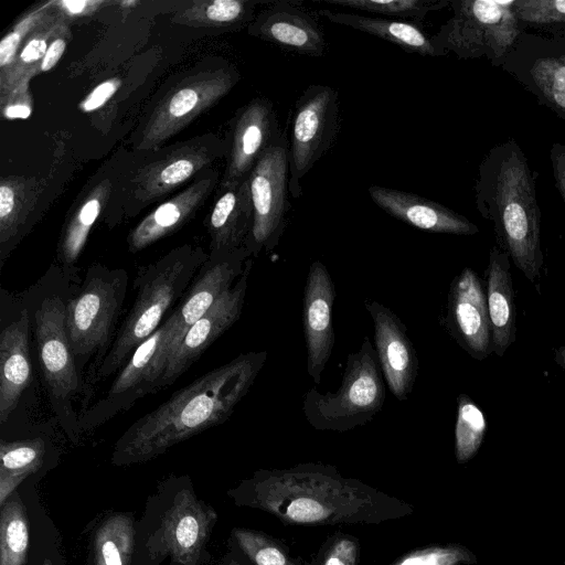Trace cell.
<instances>
[{"label":"cell","mask_w":565,"mask_h":565,"mask_svg":"<svg viewBox=\"0 0 565 565\" xmlns=\"http://www.w3.org/2000/svg\"><path fill=\"white\" fill-rule=\"evenodd\" d=\"M237 507L260 510L285 525L381 524L414 513V507L334 466L306 462L258 469L227 491Z\"/></svg>","instance_id":"1"},{"label":"cell","mask_w":565,"mask_h":565,"mask_svg":"<svg viewBox=\"0 0 565 565\" xmlns=\"http://www.w3.org/2000/svg\"><path fill=\"white\" fill-rule=\"evenodd\" d=\"M267 359V351L239 354L175 391L119 437L115 466L142 463L177 444L226 422L248 393Z\"/></svg>","instance_id":"2"},{"label":"cell","mask_w":565,"mask_h":565,"mask_svg":"<svg viewBox=\"0 0 565 565\" xmlns=\"http://www.w3.org/2000/svg\"><path fill=\"white\" fill-rule=\"evenodd\" d=\"M535 179L522 148L510 138L482 158L473 186L477 211L492 223L497 246L531 282L543 265Z\"/></svg>","instance_id":"3"},{"label":"cell","mask_w":565,"mask_h":565,"mask_svg":"<svg viewBox=\"0 0 565 565\" xmlns=\"http://www.w3.org/2000/svg\"><path fill=\"white\" fill-rule=\"evenodd\" d=\"M207 256L202 247L186 244L139 269L134 282V303L100 365L84 382L81 414L88 407L94 386L118 372L135 350L157 331L168 309L182 298Z\"/></svg>","instance_id":"4"},{"label":"cell","mask_w":565,"mask_h":565,"mask_svg":"<svg viewBox=\"0 0 565 565\" xmlns=\"http://www.w3.org/2000/svg\"><path fill=\"white\" fill-rule=\"evenodd\" d=\"M152 527L142 536V552L150 565L170 557V565H203L206 545L217 521L215 510L200 500L188 477L160 484Z\"/></svg>","instance_id":"5"},{"label":"cell","mask_w":565,"mask_h":565,"mask_svg":"<svg viewBox=\"0 0 565 565\" xmlns=\"http://www.w3.org/2000/svg\"><path fill=\"white\" fill-rule=\"evenodd\" d=\"M128 275L100 264L90 266L79 290L65 301V329L79 372L95 355L88 380L111 347V337L121 312Z\"/></svg>","instance_id":"6"},{"label":"cell","mask_w":565,"mask_h":565,"mask_svg":"<svg viewBox=\"0 0 565 565\" xmlns=\"http://www.w3.org/2000/svg\"><path fill=\"white\" fill-rule=\"evenodd\" d=\"M385 395L377 354L366 335L360 349L348 355L339 390L322 394L310 387L302 411L315 429L343 433L371 422Z\"/></svg>","instance_id":"7"},{"label":"cell","mask_w":565,"mask_h":565,"mask_svg":"<svg viewBox=\"0 0 565 565\" xmlns=\"http://www.w3.org/2000/svg\"><path fill=\"white\" fill-rule=\"evenodd\" d=\"M34 337L42 379L51 407L73 443L81 437L79 415L74 408L84 382L65 329V301L58 295L44 297L34 311Z\"/></svg>","instance_id":"8"},{"label":"cell","mask_w":565,"mask_h":565,"mask_svg":"<svg viewBox=\"0 0 565 565\" xmlns=\"http://www.w3.org/2000/svg\"><path fill=\"white\" fill-rule=\"evenodd\" d=\"M512 1H450L452 14L430 36L433 43L443 55L452 52L462 60L486 57L501 66L524 31L513 12Z\"/></svg>","instance_id":"9"},{"label":"cell","mask_w":565,"mask_h":565,"mask_svg":"<svg viewBox=\"0 0 565 565\" xmlns=\"http://www.w3.org/2000/svg\"><path fill=\"white\" fill-rule=\"evenodd\" d=\"M174 323L171 315L143 341L118 371L105 396L79 415L81 431L93 430L160 390L170 356Z\"/></svg>","instance_id":"10"},{"label":"cell","mask_w":565,"mask_h":565,"mask_svg":"<svg viewBox=\"0 0 565 565\" xmlns=\"http://www.w3.org/2000/svg\"><path fill=\"white\" fill-rule=\"evenodd\" d=\"M288 139L285 132L259 158L248 177L253 223L244 247L256 257L278 244L290 204Z\"/></svg>","instance_id":"11"},{"label":"cell","mask_w":565,"mask_h":565,"mask_svg":"<svg viewBox=\"0 0 565 565\" xmlns=\"http://www.w3.org/2000/svg\"><path fill=\"white\" fill-rule=\"evenodd\" d=\"M338 92L328 85L308 86L291 114L288 140L289 193L299 198L301 179L330 149L338 131Z\"/></svg>","instance_id":"12"},{"label":"cell","mask_w":565,"mask_h":565,"mask_svg":"<svg viewBox=\"0 0 565 565\" xmlns=\"http://www.w3.org/2000/svg\"><path fill=\"white\" fill-rule=\"evenodd\" d=\"M238 78L237 71L231 65L186 77L153 109L136 149H157L224 97Z\"/></svg>","instance_id":"13"},{"label":"cell","mask_w":565,"mask_h":565,"mask_svg":"<svg viewBox=\"0 0 565 565\" xmlns=\"http://www.w3.org/2000/svg\"><path fill=\"white\" fill-rule=\"evenodd\" d=\"M501 67L565 120V38L523 31Z\"/></svg>","instance_id":"14"},{"label":"cell","mask_w":565,"mask_h":565,"mask_svg":"<svg viewBox=\"0 0 565 565\" xmlns=\"http://www.w3.org/2000/svg\"><path fill=\"white\" fill-rule=\"evenodd\" d=\"M226 141L207 135L174 146L139 168L131 179V194L146 205L172 192L226 153Z\"/></svg>","instance_id":"15"},{"label":"cell","mask_w":565,"mask_h":565,"mask_svg":"<svg viewBox=\"0 0 565 565\" xmlns=\"http://www.w3.org/2000/svg\"><path fill=\"white\" fill-rule=\"evenodd\" d=\"M282 134L268 98L256 97L243 106L232 120L226 140V167L220 188L248 179L263 153Z\"/></svg>","instance_id":"16"},{"label":"cell","mask_w":565,"mask_h":565,"mask_svg":"<svg viewBox=\"0 0 565 565\" xmlns=\"http://www.w3.org/2000/svg\"><path fill=\"white\" fill-rule=\"evenodd\" d=\"M444 326L471 358L482 361L493 352L486 292L470 267L463 268L450 284Z\"/></svg>","instance_id":"17"},{"label":"cell","mask_w":565,"mask_h":565,"mask_svg":"<svg viewBox=\"0 0 565 565\" xmlns=\"http://www.w3.org/2000/svg\"><path fill=\"white\" fill-rule=\"evenodd\" d=\"M250 257L246 247L209 253L177 309L171 313L174 330L170 355L175 351L188 329L211 308L222 294L233 287V282L241 277L245 264Z\"/></svg>","instance_id":"18"},{"label":"cell","mask_w":565,"mask_h":565,"mask_svg":"<svg viewBox=\"0 0 565 565\" xmlns=\"http://www.w3.org/2000/svg\"><path fill=\"white\" fill-rule=\"evenodd\" d=\"M253 259H247L241 277L192 324L170 355L160 387L173 384L203 352L241 317Z\"/></svg>","instance_id":"19"},{"label":"cell","mask_w":565,"mask_h":565,"mask_svg":"<svg viewBox=\"0 0 565 565\" xmlns=\"http://www.w3.org/2000/svg\"><path fill=\"white\" fill-rule=\"evenodd\" d=\"M335 298L333 280L319 260L311 263L302 301V327L307 349V372L316 385L334 347L332 307Z\"/></svg>","instance_id":"20"},{"label":"cell","mask_w":565,"mask_h":565,"mask_svg":"<svg viewBox=\"0 0 565 565\" xmlns=\"http://www.w3.org/2000/svg\"><path fill=\"white\" fill-rule=\"evenodd\" d=\"M374 326L375 351L391 393L406 401L418 372V359L405 324L387 307L375 300L364 301Z\"/></svg>","instance_id":"21"},{"label":"cell","mask_w":565,"mask_h":565,"mask_svg":"<svg viewBox=\"0 0 565 565\" xmlns=\"http://www.w3.org/2000/svg\"><path fill=\"white\" fill-rule=\"evenodd\" d=\"M248 33L302 55L322 56L327 47L324 33L317 20L298 2H273L249 23Z\"/></svg>","instance_id":"22"},{"label":"cell","mask_w":565,"mask_h":565,"mask_svg":"<svg viewBox=\"0 0 565 565\" xmlns=\"http://www.w3.org/2000/svg\"><path fill=\"white\" fill-rule=\"evenodd\" d=\"M369 195L381 210L411 226L431 233L470 236L476 224L447 206L414 193L373 184Z\"/></svg>","instance_id":"23"},{"label":"cell","mask_w":565,"mask_h":565,"mask_svg":"<svg viewBox=\"0 0 565 565\" xmlns=\"http://www.w3.org/2000/svg\"><path fill=\"white\" fill-rule=\"evenodd\" d=\"M218 181V173L209 170L184 190L145 216L129 233L127 242L137 253L182 227L207 199Z\"/></svg>","instance_id":"24"},{"label":"cell","mask_w":565,"mask_h":565,"mask_svg":"<svg viewBox=\"0 0 565 565\" xmlns=\"http://www.w3.org/2000/svg\"><path fill=\"white\" fill-rule=\"evenodd\" d=\"M29 326L24 308L0 333V424L8 422L32 380Z\"/></svg>","instance_id":"25"},{"label":"cell","mask_w":565,"mask_h":565,"mask_svg":"<svg viewBox=\"0 0 565 565\" xmlns=\"http://www.w3.org/2000/svg\"><path fill=\"white\" fill-rule=\"evenodd\" d=\"M484 280L493 352L502 358L516 338V313L510 257L497 245L490 249Z\"/></svg>","instance_id":"26"},{"label":"cell","mask_w":565,"mask_h":565,"mask_svg":"<svg viewBox=\"0 0 565 565\" xmlns=\"http://www.w3.org/2000/svg\"><path fill=\"white\" fill-rule=\"evenodd\" d=\"M253 223L248 179L220 188L206 220L210 252L244 247Z\"/></svg>","instance_id":"27"},{"label":"cell","mask_w":565,"mask_h":565,"mask_svg":"<svg viewBox=\"0 0 565 565\" xmlns=\"http://www.w3.org/2000/svg\"><path fill=\"white\" fill-rule=\"evenodd\" d=\"M318 14L328 21L374 35L395 44L408 53L422 56H441V52L424 31L422 24L413 22L363 15L328 8L318 10Z\"/></svg>","instance_id":"28"},{"label":"cell","mask_w":565,"mask_h":565,"mask_svg":"<svg viewBox=\"0 0 565 565\" xmlns=\"http://www.w3.org/2000/svg\"><path fill=\"white\" fill-rule=\"evenodd\" d=\"M67 26L65 17L56 8V11L28 36L10 66L0 72V100L12 93L29 90V82L40 72L50 43L68 30Z\"/></svg>","instance_id":"29"},{"label":"cell","mask_w":565,"mask_h":565,"mask_svg":"<svg viewBox=\"0 0 565 565\" xmlns=\"http://www.w3.org/2000/svg\"><path fill=\"white\" fill-rule=\"evenodd\" d=\"M36 183L21 177L0 182V266L24 233L26 218L35 203Z\"/></svg>","instance_id":"30"},{"label":"cell","mask_w":565,"mask_h":565,"mask_svg":"<svg viewBox=\"0 0 565 565\" xmlns=\"http://www.w3.org/2000/svg\"><path fill=\"white\" fill-rule=\"evenodd\" d=\"M109 180L94 186L67 221L58 246V262L72 271L87 242L89 232L110 194Z\"/></svg>","instance_id":"31"},{"label":"cell","mask_w":565,"mask_h":565,"mask_svg":"<svg viewBox=\"0 0 565 565\" xmlns=\"http://www.w3.org/2000/svg\"><path fill=\"white\" fill-rule=\"evenodd\" d=\"M137 540L136 521L129 514L107 515L93 535V565H132Z\"/></svg>","instance_id":"32"},{"label":"cell","mask_w":565,"mask_h":565,"mask_svg":"<svg viewBox=\"0 0 565 565\" xmlns=\"http://www.w3.org/2000/svg\"><path fill=\"white\" fill-rule=\"evenodd\" d=\"M45 443L41 438L0 443V507L15 488L44 461Z\"/></svg>","instance_id":"33"},{"label":"cell","mask_w":565,"mask_h":565,"mask_svg":"<svg viewBox=\"0 0 565 565\" xmlns=\"http://www.w3.org/2000/svg\"><path fill=\"white\" fill-rule=\"evenodd\" d=\"M258 2L243 0L195 1L177 14L178 22L233 30L252 22Z\"/></svg>","instance_id":"34"},{"label":"cell","mask_w":565,"mask_h":565,"mask_svg":"<svg viewBox=\"0 0 565 565\" xmlns=\"http://www.w3.org/2000/svg\"><path fill=\"white\" fill-rule=\"evenodd\" d=\"M0 515V565H25L29 550V520L25 508L13 493Z\"/></svg>","instance_id":"35"},{"label":"cell","mask_w":565,"mask_h":565,"mask_svg":"<svg viewBox=\"0 0 565 565\" xmlns=\"http://www.w3.org/2000/svg\"><path fill=\"white\" fill-rule=\"evenodd\" d=\"M318 3L359 10L384 18L422 24L424 18L438 11L450 1L446 0H320Z\"/></svg>","instance_id":"36"},{"label":"cell","mask_w":565,"mask_h":565,"mask_svg":"<svg viewBox=\"0 0 565 565\" xmlns=\"http://www.w3.org/2000/svg\"><path fill=\"white\" fill-rule=\"evenodd\" d=\"M487 427V418L480 407L467 394H459L455 424V457L458 463H467L478 454Z\"/></svg>","instance_id":"37"},{"label":"cell","mask_w":565,"mask_h":565,"mask_svg":"<svg viewBox=\"0 0 565 565\" xmlns=\"http://www.w3.org/2000/svg\"><path fill=\"white\" fill-rule=\"evenodd\" d=\"M231 540L253 565H300L286 546L263 531L233 527Z\"/></svg>","instance_id":"38"},{"label":"cell","mask_w":565,"mask_h":565,"mask_svg":"<svg viewBox=\"0 0 565 565\" xmlns=\"http://www.w3.org/2000/svg\"><path fill=\"white\" fill-rule=\"evenodd\" d=\"M512 9L524 29L565 38V0H513Z\"/></svg>","instance_id":"39"},{"label":"cell","mask_w":565,"mask_h":565,"mask_svg":"<svg viewBox=\"0 0 565 565\" xmlns=\"http://www.w3.org/2000/svg\"><path fill=\"white\" fill-rule=\"evenodd\" d=\"M477 555L459 543H433L411 550L387 565H475Z\"/></svg>","instance_id":"40"},{"label":"cell","mask_w":565,"mask_h":565,"mask_svg":"<svg viewBox=\"0 0 565 565\" xmlns=\"http://www.w3.org/2000/svg\"><path fill=\"white\" fill-rule=\"evenodd\" d=\"M56 11L50 1L25 14L0 41V72L7 70L28 36Z\"/></svg>","instance_id":"41"},{"label":"cell","mask_w":565,"mask_h":565,"mask_svg":"<svg viewBox=\"0 0 565 565\" xmlns=\"http://www.w3.org/2000/svg\"><path fill=\"white\" fill-rule=\"evenodd\" d=\"M360 557V540L338 531L321 544L310 565H359Z\"/></svg>","instance_id":"42"},{"label":"cell","mask_w":565,"mask_h":565,"mask_svg":"<svg viewBox=\"0 0 565 565\" xmlns=\"http://www.w3.org/2000/svg\"><path fill=\"white\" fill-rule=\"evenodd\" d=\"M120 85L121 82L118 78L102 82L79 103V109L84 113L99 109L113 97Z\"/></svg>","instance_id":"43"},{"label":"cell","mask_w":565,"mask_h":565,"mask_svg":"<svg viewBox=\"0 0 565 565\" xmlns=\"http://www.w3.org/2000/svg\"><path fill=\"white\" fill-rule=\"evenodd\" d=\"M2 115L7 119H25L32 113V99L29 90L17 92L0 100Z\"/></svg>","instance_id":"44"},{"label":"cell","mask_w":565,"mask_h":565,"mask_svg":"<svg viewBox=\"0 0 565 565\" xmlns=\"http://www.w3.org/2000/svg\"><path fill=\"white\" fill-rule=\"evenodd\" d=\"M555 186L565 204V145L554 142L550 150Z\"/></svg>","instance_id":"45"},{"label":"cell","mask_w":565,"mask_h":565,"mask_svg":"<svg viewBox=\"0 0 565 565\" xmlns=\"http://www.w3.org/2000/svg\"><path fill=\"white\" fill-rule=\"evenodd\" d=\"M105 2L100 0H61L56 8L64 17H85L95 12Z\"/></svg>","instance_id":"46"},{"label":"cell","mask_w":565,"mask_h":565,"mask_svg":"<svg viewBox=\"0 0 565 565\" xmlns=\"http://www.w3.org/2000/svg\"><path fill=\"white\" fill-rule=\"evenodd\" d=\"M68 36L70 31L66 30L50 43L41 62L40 72H47L56 65L65 52Z\"/></svg>","instance_id":"47"},{"label":"cell","mask_w":565,"mask_h":565,"mask_svg":"<svg viewBox=\"0 0 565 565\" xmlns=\"http://www.w3.org/2000/svg\"><path fill=\"white\" fill-rule=\"evenodd\" d=\"M554 360L562 369L565 370V345L555 349Z\"/></svg>","instance_id":"48"},{"label":"cell","mask_w":565,"mask_h":565,"mask_svg":"<svg viewBox=\"0 0 565 565\" xmlns=\"http://www.w3.org/2000/svg\"><path fill=\"white\" fill-rule=\"evenodd\" d=\"M217 565H244L235 554L228 553Z\"/></svg>","instance_id":"49"},{"label":"cell","mask_w":565,"mask_h":565,"mask_svg":"<svg viewBox=\"0 0 565 565\" xmlns=\"http://www.w3.org/2000/svg\"><path fill=\"white\" fill-rule=\"evenodd\" d=\"M42 565H53V563L50 558H46V559H44Z\"/></svg>","instance_id":"50"},{"label":"cell","mask_w":565,"mask_h":565,"mask_svg":"<svg viewBox=\"0 0 565 565\" xmlns=\"http://www.w3.org/2000/svg\"><path fill=\"white\" fill-rule=\"evenodd\" d=\"M564 565H565V562H564Z\"/></svg>","instance_id":"51"}]
</instances>
